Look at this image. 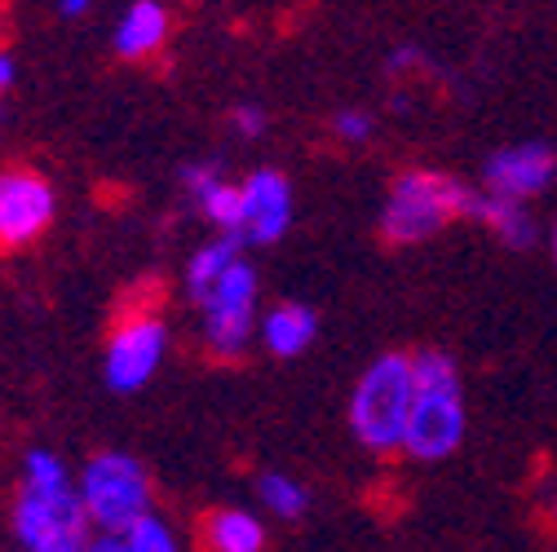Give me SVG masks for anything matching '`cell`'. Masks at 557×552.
<instances>
[{
	"label": "cell",
	"instance_id": "cell-1",
	"mask_svg": "<svg viewBox=\"0 0 557 552\" xmlns=\"http://www.w3.org/2000/svg\"><path fill=\"white\" fill-rule=\"evenodd\" d=\"M89 530V509L66 464L45 447L27 451L14 495V539L32 552H81L94 543Z\"/></svg>",
	"mask_w": 557,
	"mask_h": 552
},
{
	"label": "cell",
	"instance_id": "cell-2",
	"mask_svg": "<svg viewBox=\"0 0 557 552\" xmlns=\"http://www.w3.org/2000/svg\"><path fill=\"white\" fill-rule=\"evenodd\" d=\"M482 213H486V199L478 190H469L465 181H456L447 173H430V168H411L389 190L381 235H385V243L403 248V243H421V239L438 235L456 217L482 222Z\"/></svg>",
	"mask_w": 557,
	"mask_h": 552
},
{
	"label": "cell",
	"instance_id": "cell-3",
	"mask_svg": "<svg viewBox=\"0 0 557 552\" xmlns=\"http://www.w3.org/2000/svg\"><path fill=\"white\" fill-rule=\"evenodd\" d=\"M411 416L403 451L416 460H443L465 438V393L460 372L447 354L425 350L411 359Z\"/></svg>",
	"mask_w": 557,
	"mask_h": 552
},
{
	"label": "cell",
	"instance_id": "cell-4",
	"mask_svg": "<svg viewBox=\"0 0 557 552\" xmlns=\"http://www.w3.org/2000/svg\"><path fill=\"white\" fill-rule=\"evenodd\" d=\"M411 359L385 354L376 359L355 398H350V429L372 455H394L407 442V416H411Z\"/></svg>",
	"mask_w": 557,
	"mask_h": 552
},
{
	"label": "cell",
	"instance_id": "cell-5",
	"mask_svg": "<svg viewBox=\"0 0 557 552\" xmlns=\"http://www.w3.org/2000/svg\"><path fill=\"white\" fill-rule=\"evenodd\" d=\"M81 500L89 509L94 530L120 535L128 522L151 513V477L124 451H98L81 473Z\"/></svg>",
	"mask_w": 557,
	"mask_h": 552
},
{
	"label": "cell",
	"instance_id": "cell-6",
	"mask_svg": "<svg viewBox=\"0 0 557 552\" xmlns=\"http://www.w3.org/2000/svg\"><path fill=\"white\" fill-rule=\"evenodd\" d=\"M169 350V327L160 318V305L151 301H133V310H124L107 336V359H102V376L115 393H133L143 389L156 372L160 359Z\"/></svg>",
	"mask_w": 557,
	"mask_h": 552
},
{
	"label": "cell",
	"instance_id": "cell-7",
	"mask_svg": "<svg viewBox=\"0 0 557 552\" xmlns=\"http://www.w3.org/2000/svg\"><path fill=\"white\" fill-rule=\"evenodd\" d=\"M195 305L203 310V340H208V350H213L218 359L244 354L248 331H252V314H257V274H252V265L244 256L231 261L222 269V279L208 288Z\"/></svg>",
	"mask_w": 557,
	"mask_h": 552
},
{
	"label": "cell",
	"instance_id": "cell-8",
	"mask_svg": "<svg viewBox=\"0 0 557 552\" xmlns=\"http://www.w3.org/2000/svg\"><path fill=\"white\" fill-rule=\"evenodd\" d=\"M58 213V195L45 173L36 168H5L0 173V252H18L36 243Z\"/></svg>",
	"mask_w": 557,
	"mask_h": 552
},
{
	"label": "cell",
	"instance_id": "cell-9",
	"mask_svg": "<svg viewBox=\"0 0 557 552\" xmlns=\"http://www.w3.org/2000/svg\"><path fill=\"white\" fill-rule=\"evenodd\" d=\"M288 222H293V190H288L284 173H274V168L252 173L244 181V222H239L244 243L284 239Z\"/></svg>",
	"mask_w": 557,
	"mask_h": 552
},
{
	"label": "cell",
	"instance_id": "cell-10",
	"mask_svg": "<svg viewBox=\"0 0 557 552\" xmlns=\"http://www.w3.org/2000/svg\"><path fill=\"white\" fill-rule=\"evenodd\" d=\"M557 168V155L544 142H522V147H505L486 160V190L505 195V199H531L548 186Z\"/></svg>",
	"mask_w": 557,
	"mask_h": 552
},
{
	"label": "cell",
	"instance_id": "cell-11",
	"mask_svg": "<svg viewBox=\"0 0 557 552\" xmlns=\"http://www.w3.org/2000/svg\"><path fill=\"white\" fill-rule=\"evenodd\" d=\"M169 10L160 0H133L115 23V58L120 62H147L169 40Z\"/></svg>",
	"mask_w": 557,
	"mask_h": 552
},
{
	"label": "cell",
	"instance_id": "cell-12",
	"mask_svg": "<svg viewBox=\"0 0 557 552\" xmlns=\"http://www.w3.org/2000/svg\"><path fill=\"white\" fill-rule=\"evenodd\" d=\"M199 548L213 552H261L265 548V526L244 513V509H213L199 517Z\"/></svg>",
	"mask_w": 557,
	"mask_h": 552
},
{
	"label": "cell",
	"instance_id": "cell-13",
	"mask_svg": "<svg viewBox=\"0 0 557 552\" xmlns=\"http://www.w3.org/2000/svg\"><path fill=\"white\" fill-rule=\"evenodd\" d=\"M314 331H319V323H314V314H310L306 305H274V310L265 314V323H261L265 350L278 354V359L301 354L306 344L314 340Z\"/></svg>",
	"mask_w": 557,
	"mask_h": 552
},
{
	"label": "cell",
	"instance_id": "cell-14",
	"mask_svg": "<svg viewBox=\"0 0 557 552\" xmlns=\"http://www.w3.org/2000/svg\"><path fill=\"white\" fill-rule=\"evenodd\" d=\"M239 235H226V239H218V243H208V248H199L195 256H190V265H186V284H190V301H199L208 288H213L218 279H222V269L231 265V261H239Z\"/></svg>",
	"mask_w": 557,
	"mask_h": 552
},
{
	"label": "cell",
	"instance_id": "cell-15",
	"mask_svg": "<svg viewBox=\"0 0 557 552\" xmlns=\"http://www.w3.org/2000/svg\"><path fill=\"white\" fill-rule=\"evenodd\" d=\"M482 222L492 226L509 248H531V239H535V226H531V217L522 213V199L486 195V213H482Z\"/></svg>",
	"mask_w": 557,
	"mask_h": 552
},
{
	"label": "cell",
	"instance_id": "cell-16",
	"mask_svg": "<svg viewBox=\"0 0 557 552\" xmlns=\"http://www.w3.org/2000/svg\"><path fill=\"white\" fill-rule=\"evenodd\" d=\"M173 548H177V539L156 513H143L120 530V552H173Z\"/></svg>",
	"mask_w": 557,
	"mask_h": 552
},
{
	"label": "cell",
	"instance_id": "cell-17",
	"mask_svg": "<svg viewBox=\"0 0 557 552\" xmlns=\"http://www.w3.org/2000/svg\"><path fill=\"white\" fill-rule=\"evenodd\" d=\"M257 491H261V500L274 509V517H284V522H297V517L306 513V504H310V495L297 487L293 477H284V473H265V477L257 481Z\"/></svg>",
	"mask_w": 557,
	"mask_h": 552
},
{
	"label": "cell",
	"instance_id": "cell-18",
	"mask_svg": "<svg viewBox=\"0 0 557 552\" xmlns=\"http://www.w3.org/2000/svg\"><path fill=\"white\" fill-rule=\"evenodd\" d=\"M199 209L208 213V222H218L226 235H239V222H244V186H231V181H218L199 199ZM244 239V235H239Z\"/></svg>",
	"mask_w": 557,
	"mask_h": 552
},
{
	"label": "cell",
	"instance_id": "cell-19",
	"mask_svg": "<svg viewBox=\"0 0 557 552\" xmlns=\"http://www.w3.org/2000/svg\"><path fill=\"white\" fill-rule=\"evenodd\" d=\"M218 181H222V173H218L213 164H190V168L182 173V186L190 190V199H195V203H199V199H203L208 190H213Z\"/></svg>",
	"mask_w": 557,
	"mask_h": 552
},
{
	"label": "cell",
	"instance_id": "cell-20",
	"mask_svg": "<svg viewBox=\"0 0 557 552\" xmlns=\"http://www.w3.org/2000/svg\"><path fill=\"white\" fill-rule=\"evenodd\" d=\"M336 137H345V142H368V133H372V120L363 115V111H345V115H336Z\"/></svg>",
	"mask_w": 557,
	"mask_h": 552
},
{
	"label": "cell",
	"instance_id": "cell-21",
	"mask_svg": "<svg viewBox=\"0 0 557 552\" xmlns=\"http://www.w3.org/2000/svg\"><path fill=\"white\" fill-rule=\"evenodd\" d=\"M231 124H235L239 137H261V133H265V115H261L257 106H239V111L231 115Z\"/></svg>",
	"mask_w": 557,
	"mask_h": 552
},
{
	"label": "cell",
	"instance_id": "cell-22",
	"mask_svg": "<svg viewBox=\"0 0 557 552\" xmlns=\"http://www.w3.org/2000/svg\"><path fill=\"white\" fill-rule=\"evenodd\" d=\"M14 85H18V62L10 49H0V98H5Z\"/></svg>",
	"mask_w": 557,
	"mask_h": 552
},
{
	"label": "cell",
	"instance_id": "cell-23",
	"mask_svg": "<svg viewBox=\"0 0 557 552\" xmlns=\"http://www.w3.org/2000/svg\"><path fill=\"white\" fill-rule=\"evenodd\" d=\"M89 5H94V0H58V14L62 18H81Z\"/></svg>",
	"mask_w": 557,
	"mask_h": 552
},
{
	"label": "cell",
	"instance_id": "cell-24",
	"mask_svg": "<svg viewBox=\"0 0 557 552\" xmlns=\"http://www.w3.org/2000/svg\"><path fill=\"white\" fill-rule=\"evenodd\" d=\"M553 256H557V226H553Z\"/></svg>",
	"mask_w": 557,
	"mask_h": 552
}]
</instances>
